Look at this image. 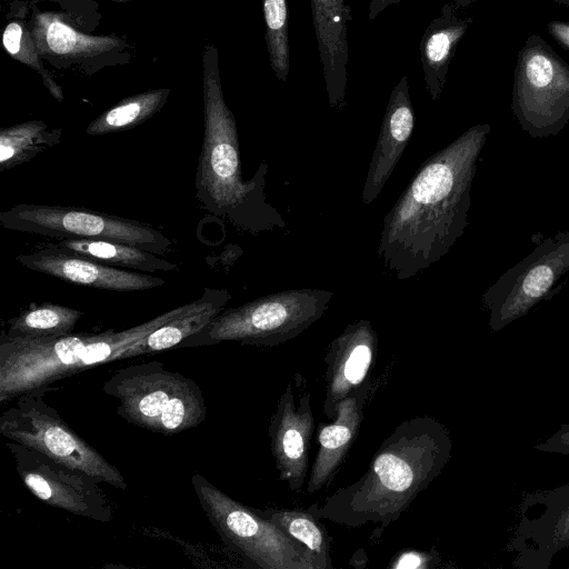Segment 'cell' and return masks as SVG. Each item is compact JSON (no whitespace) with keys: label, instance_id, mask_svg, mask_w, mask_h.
I'll list each match as a JSON object with an SVG mask.
<instances>
[{"label":"cell","instance_id":"cell-10","mask_svg":"<svg viewBox=\"0 0 569 569\" xmlns=\"http://www.w3.org/2000/svg\"><path fill=\"white\" fill-rule=\"evenodd\" d=\"M3 228L62 239H96L123 242L160 253L171 242L152 227L136 220L84 208L17 204L0 212Z\"/></svg>","mask_w":569,"mask_h":569},{"label":"cell","instance_id":"cell-33","mask_svg":"<svg viewBox=\"0 0 569 569\" xmlns=\"http://www.w3.org/2000/svg\"><path fill=\"white\" fill-rule=\"evenodd\" d=\"M550 36L569 51V22L552 20L547 24Z\"/></svg>","mask_w":569,"mask_h":569},{"label":"cell","instance_id":"cell-32","mask_svg":"<svg viewBox=\"0 0 569 569\" xmlns=\"http://www.w3.org/2000/svg\"><path fill=\"white\" fill-rule=\"evenodd\" d=\"M401 0H371L369 3V20H375L385 9L391 4H398ZM478 0H453L452 3L458 11H462Z\"/></svg>","mask_w":569,"mask_h":569},{"label":"cell","instance_id":"cell-21","mask_svg":"<svg viewBox=\"0 0 569 569\" xmlns=\"http://www.w3.org/2000/svg\"><path fill=\"white\" fill-rule=\"evenodd\" d=\"M30 31L39 54L48 59L94 58L126 46L118 37L83 33L70 26L64 16L51 11L36 13Z\"/></svg>","mask_w":569,"mask_h":569},{"label":"cell","instance_id":"cell-13","mask_svg":"<svg viewBox=\"0 0 569 569\" xmlns=\"http://www.w3.org/2000/svg\"><path fill=\"white\" fill-rule=\"evenodd\" d=\"M569 547V483L523 492L519 522L506 546L519 569H548L556 553Z\"/></svg>","mask_w":569,"mask_h":569},{"label":"cell","instance_id":"cell-16","mask_svg":"<svg viewBox=\"0 0 569 569\" xmlns=\"http://www.w3.org/2000/svg\"><path fill=\"white\" fill-rule=\"evenodd\" d=\"M23 267L79 286L113 291H141L164 280L99 262L54 243L16 258Z\"/></svg>","mask_w":569,"mask_h":569},{"label":"cell","instance_id":"cell-18","mask_svg":"<svg viewBox=\"0 0 569 569\" xmlns=\"http://www.w3.org/2000/svg\"><path fill=\"white\" fill-rule=\"evenodd\" d=\"M370 390L368 380L337 405L331 423H320L317 428L319 448L307 479L309 495L332 482L359 433Z\"/></svg>","mask_w":569,"mask_h":569},{"label":"cell","instance_id":"cell-20","mask_svg":"<svg viewBox=\"0 0 569 569\" xmlns=\"http://www.w3.org/2000/svg\"><path fill=\"white\" fill-rule=\"evenodd\" d=\"M472 22L473 17L460 16L448 2L423 32L419 49L425 87L432 101L440 98L456 49Z\"/></svg>","mask_w":569,"mask_h":569},{"label":"cell","instance_id":"cell-8","mask_svg":"<svg viewBox=\"0 0 569 569\" xmlns=\"http://www.w3.org/2000/svg\"><path fill=\"white\" fill-rule=\"evenodd\" d=\"M41 392L18 397L0 416V432L11 441L29 447L52 460L86 472L98 482L120 490L124 477L59 416Z\"/></svg>","mask_w":569,"mask_h":569},{"label":"cell","instance_id":"cell-4","mask_svg":"<svg viewBox=\"0 0 569 569\" xmlns=\"http://www.w3.org/2000/svg\"><path fill=\"white\" fill-rule=\"evenodd\" d=\"M192 302L136 327L101 333L42 339L0 338V403L26 393H46L57 381L93 366L148 355V336L177 318Z\"/></svg>","mask_w":569,"mask_h":569},{"label":"cell","instance_id":"cell-35","mask_svg":"<svg viewBox=\"0 0 569 569\" xmlns=\"http://www.w3.org/2000/svg\"><path fill=\"white\" fill-rule=\"evenodd\" d=\"M112 1H116V2H130V1H133V0H112Z\"/></svg>","mask_w":569,"mask_h":569},{"label":"cell","instance_id":"cell-5","mask_svg":"<svg viewBox=\"0 0 569 569\" xmlns=\"http://www.w3.org/2000/svg\"><path fill=\"white\" fill-rule=\"evenodd\" d=\"M117 400V412L129 423L172 436L199 426L207 417L201 389L190 378L159 361L118 369L103 385Z\"/></svg>","mask_w":569,"mask_h":569},{"label":"cell","instance_id":"cell-34","mask_svg":"<svg viewBox=\"0 0 569 569\" xmlns=\"http://www.w3.org/2000/svg\"><path fill=\"white\" fill-rule=\"evenodd\" d=\"M548 1L569 7V0H548Z\"/></svg>","mask_w":569,"mask_h":569},{"label":"cell","instance_id":"cell-17","mask_svg":"<svg viewBox=\"0 0 569 569\" xmlns=\"http://www.w3.org/2000/svg\"><path fill=\"white\" fill-rule=\"evenodd\" d=\"M415 129V110L403 76L393 88L365 180L361 201L373 202L393 172Z\"/></svg>","mask_w":569,"mask_h":569},{"label":"cell","instance_id":"cell-31","mask_svg":"<svg viewBox=\"0 0 569 569\" xmlns=\"http://www.w3.org/2000/svg\"><path fill=\"white\" fill-rule=\"evenodd\" d=\"M535 449L569 456V425L562 423L556 433L545 442L536 445Z\"/></svg>","mask_w":569,"mask_h":569},{"label":"cell","instance_id":"cell-9","mask_svg":"<svg viewBox=\"0 0 569 569\" xmlns=\"http://www.w3.org/2000/svg\"><path fill=\"white\" fill-rule=\"evenodd\" d=\"M511 109L532 138L556 136L569 121V64L537 33L518 52Z\"/></svg>","mask_w":569,"mask_h":569},{"label":"cell","instance_id":"cell-23","mask_svg":"<svg viewBox=\"0 0 569 569\" xmlns=\"http://www.w3.org/2000/svg\"><path fill=\"white\" fill-rule=\"evenodd\" d=\"M56 246L108 266L142 272L176 271L178 266L139 247L109 240L62 239Z\"/></svg>","mask_w":569,"mask_h":569},{"label":"cell","instance_id":"cell-19","mask_svg":"<svg viewBox=\"0 0 569 569\" xmlns=\"http://www.w3.org/2000/svg\"><path fill=\"white\" fill-rule=\"evenodd\" d=\"M316 40L330 107L341 110L347 89L349 47L348 23L351 8L345 0H310Z\"/></svg>","mask_w":569,"mask_h":569},{"label":"cell","instance_id":"cell-25","mask_svg":"<svg viewBox=\"0 0 569 569\" xmlns=\"http://www.w3.org/2000/svg\"><path fill=\"white\" fill-rule=\"evenodd\" d=\"M289 537L303 545L315 557L319 569H332L331 538L326 527L313 513L300 509H256Z\"/></svg>","mask_w":569,"mask_h":569},{"label":"cell","instance_id":"cell-15","mask_svg":"<svg viewBox=\"0 0 569 569\" xmlns=\"http://www.w3.org/2000/svg\"><path fill=\"white\" fill-rule=\"evenodd\" d=\"M378 352V336L367 319L349 323L328 346L325 356L323 413L333 420L337 405L370 380Z\"/></svg>","mask_w":569,"mask_h":569},{"label":"cell","instance_id":"cell-24","mask_svg":"<svg viewBox=\"0 0 569 569\" xmlns=\"http://www.w3.org/2000/svg\"><path fill=\"white\" fill-rule=\"evenodd\" d=\"M83 312L61 305H32L8 321L1 337L8 339L57 338L71 333Z\"/></svg>","mask_w":569,"mask_h":569},{"label":"cell","instance_id":"cell-29","mask_svg":"<svg viewBox=\"0 0 569 569\" xmlns=\"http://www.w3.org/2000/svg\"><path fill=\"white\" fill-rule=\"evenodd\" d=\"M2 46L10 57L39 73L46 88L58 101L63 100L60 86L41 63L31 31L24 23L20 21L9 22L2 33Z\"/></svg>","mask_w":569,"mask_h":569},{"label":"cell","instance_id":"cell-26","mask_svg":"<svg viewBox=\"0 0 569 569\" xmlns=\"http://www.w3.org/2000/svg\"><path fill=\"white\" fill-rule=\"evenodd\" d=\"M169 94V88H159L127 97L92 120L86 133L100 136L132 129L160 111Z\"/></svg>","mask_w":569,"mask_h":569},{"label":"cell","instance_id":"cell-7","mask_svg":"<svg viewBox=\"0 0 569 569\" xmlns=\"http://www.w3.org/2000/svg\"><path fill=\"white\" fill-rule=\"evenodd\" d=\"M191 483L208 520L234 551L262 569H319L312 553L263 518L200 475Z\"/></svg>","mask_w":569,"mask_h":569},{"label":"cell","instance_id":"cell-6","mask_svg":"<svg viewBox=\"0 0 569 569\" xmlns=\"http://www.w3.org/2000/svg\"><path fill=\"white\" fill-rule=\"evenodd\" d=\"M333 292L326 289H288L234 308L223 309L203 330L180 347L208 346L222 341L276 347L291 340L327 311Z\"/></svg>","mask_w":569,"mask_h":569},{"label":"cell","instance_id":"cell-2","mask_svg":"<svg viewBox=\"0 0 569 569\" xmlns=\"http://www.w3.org/2000/svg\"><path fill=\"white\" fill-rule=\"evenodd\" d=\"M451 450L449 430L433 417L403 420L381 442L358 480L307 510L348 528L373 525L378 538L441 473Z\"/></svg>","mask_w":569,"mask_h":569},{"label":"cell","instance_id":"cell-28","mask_svg":"<svg viewBox=\"0 0 569 569\" xmlns=\"http://www.w3.org/2000/svg\"><path fill=\"white\" fill-rule=\"evenodd\" d=\"M269 62L278 80L289 76V33L286 0H262Z\"/></svg>","mask_w":569,"mask_h":569},{"label":"cell","instance_id":"cell-22","mask_svg":"<svg viewBox=\"0 0 569 569\" xmlns=\"http://www.w3.org/2000/svg\"><path fill=\"white\" fill-rule=\"evenodd\" d=\"M230 298V293L224 289L207 288L199 299L192 301L187 311L148 336V355L180 347L188 338L203 330L223 310Z\"/></svg>","mask_w":569,"mask_h":569},{"label":"cell","instance_id":"cell-11","mask_svg":"<svg viewBox=\"0 0 569 569\" xmlns=\"http://www.w3.org/2000/svg\"><path fill=\"white\" fill-rule=\"evenodd\" d=\"M563 276H569V229L545 239L482 293L490 329L502 330L551 298Z\"/></svg>","mask_w":569,"mask_h":569},{"label":"cell","instance_id":"cell-3","mask_svg":"<svg viewBox=\"0 0 569 569\" xmlns=\"http://www.w3.org/2000/svg\"><path fill=\"white\" fill-rule=\"evenodd\" d=\"M204 134L196 177L197 198L212 213L257 233L284 228L282 216L267 202V164L244 181L233 113L222 93L218 50L207 44L202 54Z\"/></svg>","mask_w":569,"mask_h":569},{"label":"cell","instance_id":"cell-27","mask_svg":"<svg viewBox=\"0 0 569 569\" xmlns=\"http://www.w3.org/2000/svg\"><path fill=\"white\" fill-rule=\"evenodd\" d=\"M62 130L49 129L42 120H30L0 130V170L6 171L60 142Z\"/></svg>","mask_w":569,"mask_h":569},{"label":"cell","instance_id":"cell-12","mask_svg":"<svg viewBox=\"0 0 569 569\" xmlns=\"http://www.w3.org/2000/svg\"><path fill=\"white\" fill-rule=\"evenodd\" d=\"M6 447L22 482L34 497L76 516L111 521L110 502L96 479L19 442L8 440Z\"/></svg>","mask_w":569,"mask_h":569},{"label":"cell","instance_id":"cell-1","mask_svg":"<svg viewBox=\"0 0 569 569\" xmlns=\"http://www.w3.org/2000/svg\"><path fill=\"white\" fill-rule=\"evenodd\" d=\"M491 127L479 123L430 156L385 216L378 257L408 280L445 257L468 224L477 162Z\"/></svg>","mask_w":569,"mask_h":569},{"label":"cell","instance_id":"cell-30","mask_svg":"<svg viewBox=\"0 0 569 569\" xmlns=\"http://www.w3.org/2000/svg\"><path fill=\"white\" fill-rule=\"evenodd\" d=\"M439 563L440 553L436 547H432L429 551L402 550L392 558L388 567L390 569H430Z\"/></svg>","mask_w":569,"mask_h":569},{"label":"cell","instance_id":"cell-14","mask_svg":"<svg viewBox=\"0 0 569 569\" xmlns=\"http://www.w3.org/2000/svg\"><path fill=\"white\" fill-rule=\"evenodd\" d=\"M311 396L306 379L293 375L286 385L268 427L270 449L279 477L300 492L308 473L309 446L315 431Z\"/></svg>","mask_w":569,"mask_h":569}]
</instances>
